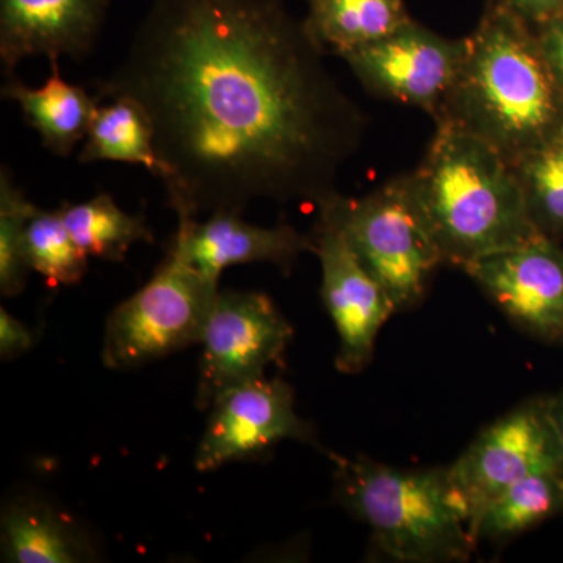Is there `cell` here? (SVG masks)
Masks as SVG:
<instances>
[{
  "mask_svg": "<svg viewBox=\"0 0 563 563\" xmlns=\"http://www.w3.org/2000/svg\"><path fill=\"white\" fill-rule=\"evenodd\" d=\"M322 57L287 0H152L98 99L147 111L177 217L318 207L368 129Z\"/></svg>",
  "mask_w": 563,
  "mask_h": 563,
  "instance_id": "6da1fadb",
  "label": "cell"
},
{
  "mask_svg": "<svg viewBox=\"0 0 563 563\" xmlns=\"http://www.w3.org/2000/svg\"><path fill=\"white\" fill-rule=\"evenodd\" d=\"M465 41L461 70L435 125L483 140L509 163L561 135L563 92L531 24L484 7Z\"/></svg>",
  "mask_w": 563,
  "mask_h": 563,
  "instance_id": "7a4b0ae2",
  "label": "cell"
},
{
  "mask_svg": "<svg viewBox=\"0 0 563 563\" xmlns=\"http://www.w3.org/2000/svg\"><path fill=\"white\" fill-rule=\"evenodd\" d=\"M409 179L443 266L463 272L542 235L509 162L470 133L437 124Z\"/></svg>",
  "mask_w": 563,
  "mask_h": 563,
  "instance_id": "3957f363",
  "label": "cell"
},
{
  "mask_svg": "<svg viewBox=\"0 0 563 563\" xmlns=\"http://www.w3.org/2000/svg\"><path fill=\"white\" fill-rule=\"evenodd\" d=\"M329 457L335 498L368 526L380 554L404 563L470 561L477 542L450 466L402 470L363 455Z\"/></svg>",
  "mask_w": 563,
  "mask_h": 563,
  "instance_id": "277c9868",
  "label": "cell"
},
{
  "mask_svg": "<svg viewBox=\"0 0 563 563\" xmlns=\"http://www.w3.org/2000/svg\"><path fill=\"white\" fill-rule=\"evenodd\" d=\"M318 209L331 214L396 312L422 301L443 261L415 201L409 173L393 177L362 198L335 192Z\"/></svg>",
  "mask_w": 563,
  "mask_h": 563,
  "instance_id": "5b68a950",
  "label": "cell"
},
{
  "mask_svg": "<svg viewBox=\"0 0 563 563\" xmlns=\"http://www.w3.org/2000/svg\"><path fill=\"white\" fill-rule=\"evenodd\" d=\"M220 287L169 247L152 279L110 313L102 362L136 368L191 344H201Z\"/></svg>",
  "mask_w": 563,
  "mask_h": 563,
  "instance_id": "8992f818",
  "label": "cell"
},
{
  "mask_svg": "<svg viewBox=\"0 0 563 563\" xmlns=\"http://www.w3.org/2000/svg\"><path fill=\"white\" fill-rule=\"evenodd\" d=\"M555 466L563 462L550 396L528 399L485 428L450 466L468 506L473 536L481 515L496 496L518 481Z\"/></svg>",
  "mask_w": 563,
  "mask_h": 563,
  "instance_id": "52a82bcc",
  "label": "cell"
},
{
  "mask_svg": "<svg viewBox=\"0 0 563 563\" xmlns=\"http://www.w3.org/2000/svg\"><path fill=\"white\" fill-rule=\"evenodd\" d=\"M291 339L290 322L265 292H218L201 342L196 407L209 410L221 393L265 377Z\"/></svg>",
  "mask_w": 563,
  "mask_h": 563,
  "instance_id": "ba28073f",
  "label": "cell"
},
{
  "mask_svg": "<svg viewBox=\"0 0 563 563\" xmlns=\"http://www.w3.org/2000/svg\"><path fill=\"white\" fill-rule=\"evenodd\" d=\"M465 38L453 40L410 22L344 55L369 95L439 117L465 57Z\"/></svg>",
  "mask_w": 563,
  "mask_h": 563,
  "instance_id": "9c48e42d",
  "label": "cell"
},
{
  "mask_svg": "<svg viewBox=\"0 0 563 563\" xmlns=\"http://www.w3.org/2000/svg\"><path fill=\"white\" fill-rule=\"evenodd\" d=\"M209 410L195 454L196 470L201 473L258 457L284 440L320 446L313 426L296 413L290 385L279 377L229 388Z\"/></svg>",
  "mask_w": 563,
  "mask_h": 563,
  "instance_id": "30bf717a",
  "label": "cell"
},
{
  "mask_svg": "<svg viewBox=\"0 0 563 563\" xmlns=\"http://www.w3.org/2000/svg\"><path fill=\"white\" fill-rule=\"evenodd\" d=\"M314 254L321 265V298L331 314L340 347L335 365L344 374L363 372L372 362L376 339L393 313L391 299L355 257L331 214L318 209Z\"/></svg>",
  "mask_w": 563,
  "mask_h": 563,
  "instance_id": "8fae6325",
  "label": "cell"
},
{
  "mask_svg": "<svg viewBox=\"0 0 563 563\" xmlns=\"http://www.w3.org/2000/svg\"><path fill=\"white\" fill-rule=\"evenodd\" d=\"M463 272L521 331L563 344V244L539 235Z\"/></svg>",
  "mask_w": 563,
  "mask_h": 563,
  "instance_id": "7c38bea8",
  "label": "cell"
},
{
  "mask_svg": "<svg viewBox=\"0 0 563 563\" xmlns=\"http://www.w3.org/2000/svg\"><path fill=\"white\" fill-rule=\"evenodd\" d=\"M110 0H0V62L5 77L27 58L84 60L95 51Z\"/></svg>",
  "mask_w": 563,
  "mask_h": 563,
  "instance_id": "4fadbf2b",
  "label": "cell"
},
{
  "mask_svg": "<svg viewBox=\"0 0 563 563\" xmlns=\"http://www.w3.org/2000/svg\"><path fill=\"white\" fill-rule=\"evenodd\" d=\"M172 246L179 251L196 272L206 279L220 284L222 272L244 263H272L282 273L306 252L314 254L313 235L296 231L287 222L262 228L242 220L239 211L218 210L209 220L181 214Z\"/></svg>",
  "mask_w": 563,
  "mask_h": 563,
  "instance_id": "5bb4252c",
  "label": "cell"
},
{
  "mask_svg": "<svg viewBox=\"0 0 563 563\" xmlns=\"http://www.w3.org/2000/svg\"><path fill=\"white\" fill-rule=\"evenodd\" d=\"M96 555V544L79 521L41 496H16L3 507V561L77 563L95 561Z\"/></svg>",
  "mask_w": 563,
  "mask_h": 563,
  "instance_id": "9a60e30c",
  "label": "cell"
},
{
  "mask_svg": "<svg viewBox=\"0 0 563 563\" xmlns=\"http://www.w3.org/2000/svg\"><path fill=\"white\" fill-rule=\"evenodd\" d=\"M2 96L18 103L43 146L57 157H69L85 140L101 102L85 88L63 79L58 60L51 62L49 79L41 87H27L16 76L7 77Z\"/></svg>",
  "mask_w": 563,
  "mask_h": 563,
  "instance_id": "2e32d148",
  "label": "cell"
},
{
  "mask_svg": "<svg viewBox=\"0 0 563 563\" xmlns=\"http://www.w3.org/2000/svg\"><path fill=\"white\" fill-rule=\"evenodd\" d=\"M404 0H307V31L324 54L343 58L412 22Z\"/></svg>",
  "mask_w": 563,
  "mask_h": 563,
  "instance_id": "e0dca14e",
  "label": "cell"
},
{
  "mask_svg": "<svg viewBox=\"0 0 563 563\" xmlns=\"http://www.w3.org/2000/svg\"><path fill=\"white\" fill-rule=\"evenodd\" d=\"M80 163L121 162L140 165L158 179L168 177V168L155 146L154 128L147 111L128 96L99 106L84 140Z\"/></svg>",
  "mask_w": 563,
  "mask_h": 563,
  "instance_id": "ac0fdd59",
  "label": "cell"
},
{
  "mask_svg": "<svg viewBox=\"0 0 563 563\" xmlns=\"http://www.w3.org/2000/svg\"><path fill=\"white\" fill-rule=\"evenodd\" d=\"M563 515V466L542 470L518 481L496 496L474 529L481 540L512 539Z\"/></svg>",
  "mask_w": 563,
  "mask_h": 563,
  "instance_id": "d6986e66",
  "label": "cell"
},
{
  "mask_svg": "<svg viewBox=\"0 0 563 563\" xmlns=\"http://www.w3.org/2000/svg\"><path fill=\"white\" fill-rule=\"evenodd\" d=\"M58 211L88 257L122 262L133 244L154 242L146 218L120 209L109 192H101L90 201L63 203Z\"/></svg>",
  "mask_w": 563,
  "mask_h": 563,
  "instance_id": "ffe728a7",
  "label": "cell"
},
{
  "mask_svg": "<svg viewBox=\"0 0 563 563\" xmlns=\"http://www.w3.org/2000/svg\"><path fill=\"white\" fill-rule=\"evenodd\" d=\"M509 165L537 231L563 244V132Z\"/></svg>",
  "mask_w": 563,
  "mask_h": 563,
  "instance_id": "44dd1931",
  "label": "cell"
},
{
  "mask_svg": "<svg viewBox=\"0 0 563 563\" xmlns=\"http://www.w3.org/2000/svg\"><path fill=\"white\" fill-rule=\"evenodd\" d=\"M25 257L29 268L52 287L76 285L88 269V255L73 239L60 211L40 209L25 228Z\"/></svg>",
  "mask_w": 563,
  "mask_h": 563,
  "instance_id": "7402d4cb",
  "label": "cell"
},
{
  "mask_svg": "<svg viewBox=\"0 0 563 563\" xmlns=\"http://www.w3.org/2000/svg\"><path fill=\"white\" fill-rule=\"evenodd\" d=\"M38 207L14 180L9 166L0 169V292L5 298L21 295L27 284L25 228Z\"/></svg>",
  "mask_w": 563,
  "mask_h": 563,
  "instance_id": "603a6c76",
  "label": "cell"
},
{
  "mask_svg": "<svg viewBox=\"0 0 563 563\" xmlns=\"http://www.w3.org/2000/svg\"><path fill=\"white\" fill-rule=\"evenodd\" d=\"M485 9L510 11L531 25H540L563 13V0H485Z\"/></svg>",
  "mask_w": 563,
  "mask_h": 563,
  "instance_id": "cb8c5ba5",
  "label": "cell"
},
{
  "mask_svg": "<svg viewBox=\"0 0 563 563\" xmlns=\"http://www.w3.org/2000/svg\"><path fill=\"white\" fill-rule=\"evenodd\" d=\"M540 49L563 92V13L540 25H532Z\"/></svg>",
  "mask_w": 563,
  "mask_h": 563,
  "instance_id": "d4e9b609",
  "label": "cell"
},
{
  "mask_svg": "<svg viewBox=\"0 0 563 563\" xmlns=\"http://www.w3.org/2000/svg\"><path fill=\"white\" fill-rule=\"evenodd\" d=\"M33 346L32 332L24 322L14 318L5 309L0 310V357L3 361L21 357Z\"/></svg>",
  "mask_w": 563,
  "mask_h": 563,
  "instance_id": "484cf974",
  "label": "cell"
},
{
  "mask_svg": "<svg viewBox=\"0 0 563 563\" xmlns=\"http://www.w3.org/2000/svg\"><path fill=\"white\" fill-rule=\"evenodd\" d=\"M551 415L558 432L559 446H561L562 462H563V388L555 395L550 396Z\"/></svg>",
  "mask_w": 563,
  "mask_h": 563,
  "instance_id": "4316f807",
  "label": "cell"
}]
</instances>
